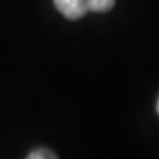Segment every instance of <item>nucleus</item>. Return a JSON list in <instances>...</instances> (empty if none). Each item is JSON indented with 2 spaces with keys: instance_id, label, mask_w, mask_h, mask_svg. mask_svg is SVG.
Returning a JSON list of instances; mask_svg holds the SVG:
<instances>
[{
  "instance_id": "nucleus-1",
  "label": "nucleus",
  "mask_w": 159,
  "mask_h": 159,
  "mask_svg": "<svg viewBox=\"0 0 159 159\" xmlns=\"http://www.w3.org/2000/svg\"><path fill=\"white\" fill-rule=\"evenodd\" d=\"M56 9L68 19H80L89 12L87 0H53Z\"/></svg>"
},
{
  "instance_id": "nucleus-2",
  "label": "nucleus",
  "mask_w": 159,
  "mask_h": 159,
  "mask_svg": "<svg viewBox=\"0 0 159 159\" xmlns=\"http://www.w3.org/2000/svg\"><path fill=\"white\" fill-rule=\"evenodd\" d=\"M115 5V0H87L89 11L93 12H108Z\"/></svg>"
},
{
  "instance_id": "nucleus-3",
  "label": "nucleus",
  "mask_w": 159,
  "mask_h": 159,
  "mask_svg": "<svg viewBox=\"0 0 159 159\" xmlns=\"http://www.w3.org/2000/svg\"><path fill=\"white\" fill-rule=\"evenodd\" d=\"M28 159H55L56 155L47 150V149H37V150H33L31 153L27 156Z\"/></svg>"
},
{
  "instance_id": "nucleus-4",
  "label": "nucleus",
  "mask_w": 159,
  "mask_h": 159,
  "mask_svg": "<svg viewBox=\"0 0 159 159\" xmlns=\"http://www.w3.org/2000/svg\"><path fill=\"white\" fill-rule=\"evenodd\" d=\"M156 111H158V114H159V99H158V103H156Z\"/></svg>"
}]
</instances>
